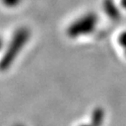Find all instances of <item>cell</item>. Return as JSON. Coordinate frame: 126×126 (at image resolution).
Masks as SVG:
<instances>
[{
	"label": "cell",
	"instance_id": "obj_1",
	"mask_svg": "<svg viewBox=\"0 0 126 126\" xmlns=\"http://www.w3.org/2000/svg\"><path fill=\"white\" fill-rule=\"evenodd\" d=\"M31 38V31L29 28L22 26L14 31L9 44L6 47L3 57L0 59V71L8 70L22 52Z\"/></svg>",
	"mask_w": 126,
	"mask_h": 126
},
{
	"label": "cell",
	"instance_id": "obj_3",
	"mask_svg": "<svg viewBox=\"0 0 126 126\" xmlns=\"http://www.w3.org/2000/svg\"><path fill=\"white\" fill-rule=\"evenodd\" d=\"M0 1L7 8H14L21 3L22 0H0Z\"/></svg>",
	"mask_w": 126,
	"mask_h": 126
},
{
	"label": "cell",
	"instance_id": "obj_2",
	"mask_svg": "<svg viewBox=\"0 0 126 126\" xmlns=\"http://www.w3.org/2000/svg\"><path fill=\"white\" fill-rule=\"evenodd\" d=\"M97 16L94 13H86L78 19H75L67 28V36L71 39H76L80 36L90 34L95 29Z\"/></svg>",
	"mask_w": 126,
	"mask_h": 126
}]
</instances>
